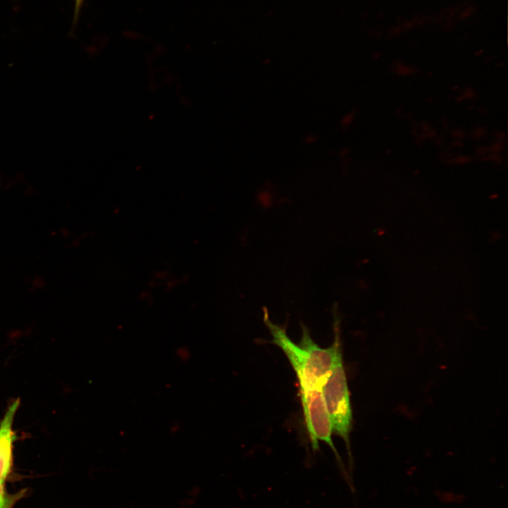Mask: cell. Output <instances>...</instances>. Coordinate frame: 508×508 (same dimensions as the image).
Masks as SVG:
<instances>
[{
  "mask_svg": "<svg viewBox=\"0 0 508 508\" xmlns=\"http://www.w3.org/2000/svg\"><path fill=\"white\" fill-rule=\"evenodd\" d=\"M84 0H75V8H74V23H76L80 13V8L83 4Z\"/></svg>",
  "mask_w": 508,
  "mask_h": 508,
  "instance_id": "5b68a950",
  "label": "cell"
},
{
  "mask_svg": "<svg viewBox=\"0 0 508 508\" xmlns=\"http://www.w3.org/2000/svg\"><path fill=\"white\" fill-rule=\"evenodd\" d=\"M323 396L332 433L344 440L351 469L353 457L351 450L350 433L353 417L342 353L338 356L324 385Z\"/></svg>",
  "mask_w": 508,
  "mask_h": 508,
  "instance_id": "7a4b0ae2",
  "label": "cell"
},
{
  "mask_svg": "<svg viewBox=\"0 0 508 508\" xmlns=\"http://www.w3.org/2000/svg\"><path fill=\"white\" fill-rule=\"evenodd\" d=\"M24 493L25 490H21L13 495L6 494L5 497L0 500V508H12L15 503L23 497Z\"/></svg>",
  "mask_w": 508,
  "mask_h": 508,
  "instance_id": "277c9868",
  "label": "cell"
},
{
  "mask_svg": "<svg viewBox=\"0 0 508 508\" xmlns=\"http://www.w3.org/2000/svg\"><path fill=\"white\" fill-rule=\"evenodd\" d=\"M20 406V399H15L6 409L0 421V499L5 495L4 485L13 464V448L16 439L13 421Z\"/></svg>",
  "mask_w": 508,
  "mask_h": 508,
  "instance_id": "3957f363",
  "label": "cell"
},
{
  "mask_svg": "<svg viewBox=\"0 0 508 508\" xmlns=\"http://www.w3.org/2000/svg\"><path fill=\"white\" fill-rule=\"evenodd\" d=\"M263 322L272 337L271 343L282 350L298 380L305 423L313 449L317 451L319 442H324L333 451L342 469L344 464L333 443V433L323 396L324 385L338 356L342 353L337 311H334V341L327 348L318 345L303 324H301V341L298 344L294 343L287 335L286 326L276 325L270 320L265 307L263 308Z\"/></svg>",
  "mask_w": 508,
  "mask_h": 508,
  "instance_id": "6da1fadb",
  "label": "cell"
}]
</instances>
